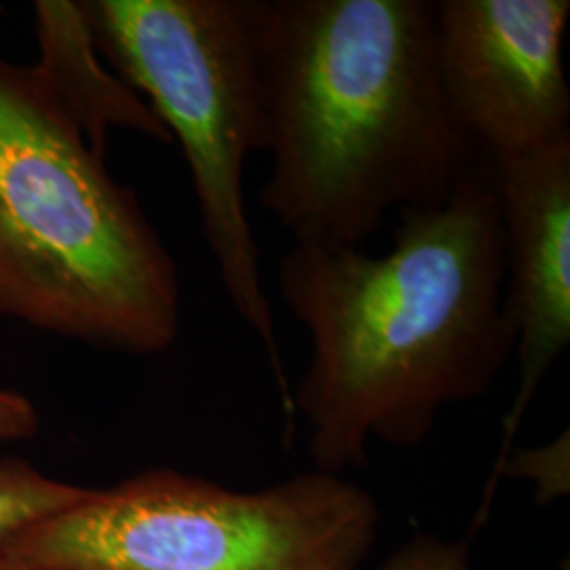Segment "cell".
<instances>
[{
  "label": "cell",
  "instance_id": "cell-14",
  "mask_svg": "<svg viewBox=\"0 0 570 570\" xmlns=\"http://www.w3.org/2000/svg\"><path fill=\"white\" fill-rule=\"evenodd\" d=\"M564 570H569V567H564Z\"/></svg>",
  "mask_w": 570,
  "mask_h": 570
},
{
  "label": "cell",
  "instance_id": "cell-1",
  "mask_svg": "<svg viewBox=\"0 0 570 570\" xmlns=\"http://www.w3.org/2000/svg\"><path fill=\"white\" fill-rule=\"evenodd\" d=\"M383 256L289 245L279 294L311 357L294 404L315 471L364 468L372 440L423 444L444 407L489 393L515 353L489 159L449 202L404 209Z\"/></svg>",
  "mask_w": 570,
  "mask_h": 570
},
{
  "label": "cell",
  "instance_id": "cell-10",
  "mask_svg": "<svg viewBox=\"0 0 570 570\" xmlns=\"http://www.w3.org/2000/svg\"><path fill=\"white\" fill-rule=\"evenodd\" d=\"M569 431H564L546 446L510 452L501 469L497 471L494 482L501 475L530 480V482L537 484V501L539 503H550L558 497L569 494ZM494 482H492V487H494ZM490 499H492V489H490L489 501ZM487 505L490 508V503H487Z\"/></svg>",
  "mask_w": 570,
  "mask_h": 570
},
{
  "label": "cell",
  "instance_id": "cell-7",
  "mask_svg": "<svg viewBox=\"0 0 570 570\" xmlns=\"http://www.w3.org/2000/svg\"><path fill=\"white\" fill-rule=\"evenodd\" d=\"M489 164L501 204L505 311L520 372L490 490L534 391L570 345V138Z\"/></svg>",
  "mask_w": 570,
  "mask_h": 570
},
{
  "label": "cell",
  "instance_id": "cell-3",
  "mask_svg": "<svg viewBox=\"0 0 570 570\" xmlns=\"http://www.w3.org/2000/svg\"><path fill=\"white\" fill-rule=\"evenodd\" d=\"M0 313L131 355L180 332V282L138 197L117 183L32 66L0 58Z\"/></svg>",
  "mask_w": 570,
  "mask_h": 570
},
{
  "label": "cell",
  "instance_id": "cell-8",
  "mask_svg": "<svg viewBox=\"0 0 570 570\" xmlns=\"http://www.w3.org/2000/svg\"><path fill=\"white\" fill-rule=\"evenodd\" d=\"M32 13L39 41L32 68L100 157L112 129L171 144L155 110L104 60L82 2L37 0Z\"/></svg>",
  "mask_w": 570,
  "mask_h": 570
},
{
  "label": "cell",
  "instance_id": "cell-11",
  "mask_svg": "<svg viewBox=\"0 0 570 570\" xmlns=\"http://www.w3.org/2000/svg\"><path fill=\"white\" fill-rule=\"evenodd\" d=\"M379 570H469V550L461 541L416 534L393 551Z\"/></svg>",
  "mask_w": 570,
  "mask_h": 570
},
{
  "label": "cell",
  "instance_id": "cell-5",
  "mask_svg": "<svg viewBox=\"0 0 570 570\" xmlns=\"http://www.w3.org/2000/svg\"><path fill=\"white\" fill-rule=\"evenodd\" d=\"M379 508L322 471L254 492L150 469L30 530L4 558L58 570H360Z\"/></svg>",
  "mask_w": 570,
  "mask_h": 570
},
{
  "label": "cell",
  "instance_id": "cell-13",
  "mask_svg": "<svg viewBox=\"0 0 570 570\" xmlns=\"http://www.w3.org/2000/svg\"><path fill=\"white\" fill-rule=\"evenodd\" d=\"M0 570H58L39 567V564H30V562H21L16 558H0Z\"/></svg>",
  "mask_w": 570,
  "mask_h": 570
},
{
  "label": "cell",
  "instance_id": "cell-12",
  "mask_svg": "<svg viewBox=\"0 0 570 570\" xmlns=\"http://www.w3.org/2000/svg\"><path fill=\"white\" fill-rule=\"evenodd\" d=\"M39 431L37 407L28 397L0 389V442L28 440Z\"/></svg>",
  "mask_w": 570,
  "mask_h": 570
},
{
  "label": "cell",
  "instance_id": "cell-6",
  "mask_svg": "<svg viewBox=\"0 0 570 570\" xmlns=\"http://www.w3.org/2000/svg\"><path fill=\"white\" fill-rule=\"evenodd\" d=\"M569 0H440L435 63L454 119L484 159L570 138Z\"/></svg>",
  "mask_w": 570,
  "mask_h": 570
},
{
  "label": "cell",
  "instance_id": "cell-9",
  "mask_svg": "<svg viewBox=\"0 0 570 570\" xmlns=\"http://www.w3.org/2000/svg\"><path fill=\"white\" fill-rule=\"evenodd\" d=\"M87 489L51 480L21 459L0 461V558L49 518L79 503Z\"/></svg>",
  "mask_w": 570,
  "mask_h": 570
},
{
  "label": "cell",
  "instance_id": "cell-4",
  "mask_svg": "<svg viewBox=\"0 0 570 570\" xmlns=\"http://www.w3.org/2000/svg\"><path fill=\"white\" fill-rule=\"evenodd\" d=\"M82 9L106 63L180 144L226 296L285 389L245 205L247 159L268 148L252 0H87Z\"/></svg>",
  "mask_w": 570,
  "mask_h": 570
},
{
  "label": "cell",
  "instance_id": "cell-2",
  "mask_svg": "<svg viewBox=\"0 0 570 570\" xmlns=\"http://www.w3.org/2000/svg\"><path fill=\"white\" fill-rule=\"evenodd\" d=\"M271 169L292 245L362 247L484 161L450 110L431 0H252Z\"/></svg>",
  "mask_w": 570,
  "mask_h": 570
}]
</instances>
